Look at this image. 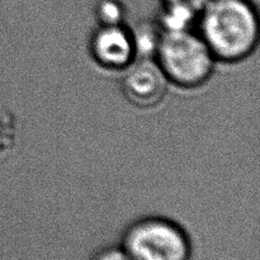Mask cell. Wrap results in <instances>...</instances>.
<instances>
[{
    "instance_id": "obj_4",
    "label": "cell",
    "mask_w": 260,
    "mask_h": 260,
    "mask_svg": "<svg viewBox=\"0 0 260 260\" xmlns=\"http://www.w3.org/2000/svg\"><path fill=\"white\" fill-rule=\"evenodd\" d=\"M89 55L102 69L123 71L137 60L132 29L126 24L98 25L90 35Z\"/></svg>"
},
{
    "instance_id": "obj_7",
    "label": "cell",
    "mask_w": 260,
    "mask_h": 260,
    "mask_svg": "<svg viewBox=\"0 0 260 260\" xmlns=\"http://www.w3.org/2000/svg\"><path fill=\"white\" fill-rule=\"evenodd\" d=\"M136 45L137 58H154L161 28L155 22L141 23L137 29H132Z\"/></svg>"
},
{
    "instance_id": "obj_6",
    "label": "cell",
    "mask_w": 260,
    "mask_h": 260,
    "mask_svg": "<svg viewBox=\"0 0 260 260\" xmlns=\"http://www.w3.org/2000/svg\"><path fill=\"white\" fill-rule=\"evenodd\" d=\"M208 2L210 0H159L156 23L162 30L193 29Z\"/></svg>"
},
{
    "instance_id": "obj_8",
    "label": "cell",
    "mask_w": 260,
    "mask_h": 260,
    "mask_svg": "<svg viewBox=\"0 0 260 260\" xmlns=\"http://www.w3.org/2000/svg\"><path fill=\"white\" fill-rule=\"evenodd\" d=\"M94 14L98 25L124 24L127 10L121 0H99Z\"/></svg>"
},
{
    "instance_id": "obj_1",
    "label": "cell",
    "mask_w": 260,
    "mask_h": 260,
    "mask_svg": "<svg viewBox=\"0 0 260 260\" xmlns=\"http://www.w3.org/2000/svg\"><path fill=\"white\" fill-rule=\"evenodd\" d=\"M196 30L216 61L240 62L258 46V12L251 0H210Z\"/></svg>"
},
{
    "instance_id": "obj_3",
    "label": "cell",
    "mask_w": 260,
    "mask_h": 260,
    "mask_svg": "<svg viewBox=\"0 0 260 260\" xmlns=\"http://www.w3.org/2000/svg\"><path fill=\"white\" fill-rule=\"evenodd\" d=\"M121 248L129 260H190L192 254L184 229L159 216L132 222L124 231Z\"/></svg>"
},
{
    "instance_id": "obj_2",
    "label": "cell",
    "mask_w": 260,
    "mask_h": 260,
    "mask_svg": "<svg viewBox=\"0 0 260 260\" xmlns=\"http://www.w3.org/2000/svg\"><path fill=\"white\" fill-rule=\"evenodd\" d=\"M154 60L169 84L183 89L200 88L207 83L217 62L196 28L161 29Z\"/></svg>"
},
{
    "instance_id": "obj_5",
    "label": "cell",
    "mask_w": 260,
    "mask_h": 260,
    "mask_svg": "<svg viewBox=\"0 0 260 260\" xmlns=\"http://www.w3.org/2000/svg\"><path fill=\"white\" fill-rule=\"evenodd\" d=\"M123 71L121 90L132 106L151 108L161 103L169 81L154 58H137Z\"/></svg>"
},
{
    "instance_id": "obj_9",
    "label": "cell",
    "mask_w": 260,
    "mask_h": 260,
    "mask_svg": "<svg viewBox=\"0 0 260 260\" xmlns=\"http://www.w3.org/2000/svg\"><path fill=\"white\" fill-rule=\"evenodd\" d=\"M91 260H129L122 248H106L96 253Z\"/></svg>"
}]
</instances>
